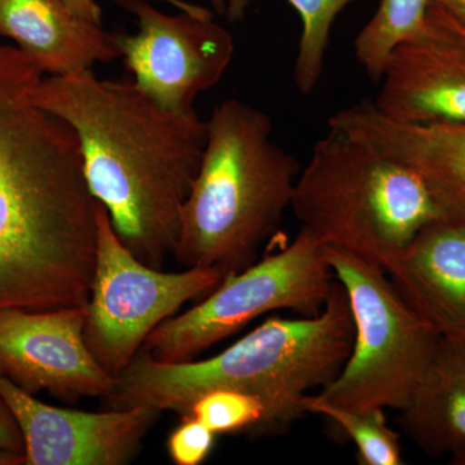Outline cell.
<instances>
[{
	"label": "cell",
	"mask_w": 465,
	"mask_h": 465,
	"mask_svg": "<svg viewBox=\"0 0 465 465\" xmlns=\"http://www.w3.org/2000/svg\"><path fill=\"white\" fill-rule=\"evenodd\" d=\"M43 73L0 45V309L87 307L97 200L78 137L33 100Z\"/></svg>",
	"instance_id": "1"
},
{
	"label": "cell",
	"mask_w": 465,
	"mask_h": 465,
	"mask_svg": "<svg viewBox=\"0 0 465 465\" xmlns=\"http://www.w3.org/2000/svg\"><path fill=\"white\" fill-rule=\"evenodd\" d=\"M33 100L74 130L91 194L124 246L163 271L179 243L207 121L195 110L164 108L134 81H103L92 69L42 78Z\"/></svg>",
	"instance_id": "2"
},
{
	"label": "cell",
	"mask_w": 465,
	"mask_h": 465,
	"mask_svg": "<svg viewBox=\"0 0 465 465\" xmlns=\"http://www.w3.org/2000/svg\"><path fill=\"white\" fill-rule=\"evenodd\" d=\"M353 339L347 292L333 280L317 316L268 318L207 360L161 362L140 351L103 401L108 409L149 407L183 418L202 394L229 388L264 402L265 419L256 437L282 436L308 414V391L322 390L341 372Z\"/></svg>",
	"instance_id": "3"
},
{
	"label": "cell",
	"mask_w": 465,
	"mask_h": 465,
	"mask_svg": "<svg viewBox=\"0 0 465 465\" xmlns=\"http://www.w3.org/2000/svg\"><path fill=\"white\" fill-rule=\"evenodd\" d=\"M302 167L273 140L271 116L238 99L216 105L174 259L226 275L252 265L282 224Z\"/></svg>",
	"instance_id": "4"
},
{
	"label": "cell",
	"mask_w": 465,
	"mask_h": 465,
	"mask_svg": "<svg viewBox=\"0 0 465 465\" xmlns=\"http://www.w3.org/2000/svg\"><path fill=\"white\" fill-rule=\"evenodd\" d=\"M290 208L321 243L382 268L425 226L461 213L418 171L333 128L312 149Z\"/></svg>",
	"instance_id": "5"
},
{
	"label": "cell",
	"mask_w": 465,
	"mask_h": 465,
	"mask_svg": "<svg viewBox=\"0 0 465 465\" xmlns=\"http://www.w3.org/2000/svg\"><path fill=\"white\" fill-rule=\"evenodd\" d=\"M322 255L347 292L354 339L341 372L314 396L342 409L401 411L440 335L410 307L381 265L330 244H322Z\"/></svg>",
	"instance_id": "6"
},
{
	"label": "cell",
	"mask_w": 465,
	"mask_h": 465,
	"mask_svg": "<svg viewBox=\"0 0 465 465\" xmlns=\"http://www.w3.org/2000/svg\"><path fill=\"white\" fill-rule=\"evenodd\" d=\"M333 280L322 243L300 228L283 250L226 275L197 305L159 324L140 351L161 362H186L262 314L286 309L317 316Z\"/></svg>",
	"instance_id": "7"
},
{
	"label": "cell",
	"mask_w": 465,
	"mask_h": 465,
	"mask_svg": "<svg viewBox=\"0 0 465 465\" xmlns=\"http://www.w3.org/2000/svg\"><path fill=\"white\" fill-rule=\"evenodd\" d=\"M96 223V260L84 338L94 360L116 379L159 324L185 302L213 292L225 274L202 266L167 273L143 264L118 237L100 201Z\"/></svg>",
	"instance_id": "8"
},
{
	"label": "cell",
	"mask_w": 465,
	"mask_h": 465,
	"mask_svg": "<svg viewBox=\"0 0 465 465\" xmlns=\"http://www.w3.org/2000/svg\"><path fill=\"white\" fill-rule=\"evenodd\" d=\"M137 20L139 32L116 34L134 82L173 112H194L202 92L219 84L231 65L234 41L207 9L166 15L148 0H114Z\"/></svg>",
	"instance_id": "9"
},
{
	"label": "cell",
	"mask_w": 465,
	"mask_h": 465,
	"mask_svg": "<svg viewBox=\"0 0 465 465\" xmlns=\"http://www.w3.org/2000/svg\"><path fill=\"white\" fill-rule=\"evenodd\" d=\"M85 318L87 307L0 309V374L33 396L105 399L116 379L85 345Z\"/></svg>",
	"instance_id": "10"
},
{
	"label": "cell",
	"mask_w": 465,
	"mask_h": 465,
	"mask_svg": "<svg viewBox=\"0 0 465 465\" xmlns=\"http://www.w3.org/2000/svg\"><path fill=\"white\" fill-rule=\"evenodd\" d=\"M0 397L23 434L25 465L130 464L162 415L149 407L61 409L36 400L2 374Z\"/></svg>",
	"instance_id": "11"
},
{
	"label": "cell",
	"mask_w": 465,
	"mask_h": 465,
	"mask_svg": "<svg viewBox=\"0 0 465 465\" xmlns=\"http://www.w3.org/2000/svg\"><path fill=\"white\" fill-rule=\"evenodd\" d=\"M374 101L407 124H465V36L430 3L427 25L391 52Z\"/></svg>",
	"instance_id": "12"
},
{
	"label": "cell",
	"mask_w": 465,
	"mask_h": 465,
	"mask_svg": "<svg viewBox=\"0 0 465 465\" xmlns=\"http://www.w3.org/2000/svg\"><path fill=\"white\" fill-rule=\"evenodd\" d=\"M341 131L418 171L455 213H465V124H407L360 101L330 116Z\"/></svg>",
	"instance_id": "13"
},
{
	"label": "cell",
	"mask_w": 465,
	"mask_h": 465,
	"mask_svg": "<svg viewBox=\"0 0 465 465\" xmlns=\"http://www.w3.org/2000/svg\"><path fill=\"white\" fill-rule=\"evenodd\" d=\"M384 271L440 336L465 333V213L425 226Z\"/></svg>",
	"instance_id": "14"
},
{
	"label": "cell",
	"mask_w": 465,
	"mask_h": 465,
	"mask_svg": "<svg viewBox=\"0 0 465 465\" xmlns=\"http://www.w3.org/2000/svg\"><path fill=\"white\" fill-rule=\"evenodd\" d=\"M0 35L51 76L121 57L116 34L82 20L63 0H0Z\"/></svg>",
	"instance_id": "15"
},
{
	"label": "cell",
	"mask_w": 465,
	"mask_h": 465,
	"mask_svg": "<svg viewBox=\"0 0 465 465\" xmlns=\"http://www.w3.org/2000/svg\"><path fill=\"white\" fill-rule=\"evenodd\" d=\"M397 421L425 454L465 465V333L440 336L427 371Z\"/></svg>",
	"instance_id": "16"
},
{
	"label": "cell",
	"mask_w": 465,
	"mask_h": 465,
	"mask_svg": "<svg viewBox=\"0 0 465 465\" xmlns=\"http://www.w3.org/2000/svg\"><path fill=\"white\" fill-rule=\"evenodd\" d=\"M432 0H381L374 17L354 41L358 63L372 81H381L391 52L427 25Z\"/></svg>",
	"instance_id": "17"
},
{
	"label": "cell",
	"mask_w": 465,
	"mask_h": 465,
	"mask_svg": "<svg viewBox=\"0 0 465 465\" xmlns=\"http://www.w3.org/2000/svg\"><path fill=\"white\" fill-rule=\"evenodd\" d=\"M308 414L322 415L339 425L357 448L361 465H402L401 437L387 424L384 410H348L330 405L308 396L304 401Z\"/></svg>",
	"instance_id": "18"
},
{
	"label": "cell",
	"mask_w": 465,
	"mask_h": 465,
	"mask_svg": "<svg viewBox=\"0 0 465 465\" xmlns=\"http://www.w3.org/2000/svg\"><path fill=\"white\" fill-rule=\"evenodd\" d=\"M302 18L298 56L293 79L300 94H309L323 74L333 23L354 0H289Z\"/></svg>",
	"instance_id": "19"
},
{
	"label": "cell",
	"mask_w": 465,
	"mask_h": 465,
	"mask_svg": "<svg viewBox=\"0 0 465 465\" xmlns=\"http://www.w3.org/2000/svg\"><path fill=\"white\" fill-rule=\"evenodd\" d=\"M265 414L264 402L259 397L229 388L206 391L193 402L189 411L213 433L251 437H256Z\"/></svg>",
	"instance_id": "20"
},
{
	"label": "cell",
	"mask_w": 465,
	"mask_h": 465,
	"mask_svg": "<svg viewBox=\"0 0 465 465\" xmlns=\"http://www.w3.org/2000/svg\"><path fill=\"white\" fill-rule=\"evenodd\" d=\"M216 436L194 416H183L168 437V455L176 465H200L210 457Z\"/></svg>",
	"instance_id": "21"
},
{
	"label": "cell",
	"mask_w": 465,
	"mask_h": 465,
	"mask_svg": "<svg viewBox=\"0 0 465 465\" xmlns=\"http://www.w3.org/2000/svg\"><path fill=\"white\" fill-rule=\"evenodd\" d=\"M0 449L24 454L23 434L2 397H0Z\"/></svg>",
	"instance_id": "22"
},
{
	"label": "cell",
	"mask_w": 465,
	"mask_h": 465,
	"mask_svg": "<svg viewBox=\"0 0 465 465\" xmlns=\"http://www.w3.org/2000/svg\"><path fill=\"white\" fill-rule=\"evenodd\" d=\"M63 2L82 20L94 25H103V11L96 0H63Z\"/></svg>",
	"instance_id": "23"
},
{
	"label": "cell",
	"mask_w": 465,
	"mask_h": 465,
	"mask_svg": "<svg viewBox=\"0 0 465 465\" xmlns=\"http://www.w3.org/2000/svg\"><path fill=\"white\" fill-rule=\"evenodd\" d=\"M251 0H211L219 15H224L231 23L243 20Z\"/></svg>",
	"instance_id": "24"
},
{
	"label": "cell",
	"mask_w": 465,
	"mask_h": 465,
	"mask_svg": "<svg viewBox=\"0 0 465 465\" xmlns=\"http://www.w3.org/2000/svg\"><path fill=\"white\" fill-rule=\"evenodd\" d=\"M432 3L465 29V0H432Z\"/></svg>",
	"instance_id": "25"
},
{
	"label": "cell",
	"mask_w": 465,
	"mask_h": 465,
	"mask_svg": "<svg viewBox=\"0 0 465 465\" xmlns=\"http://www.w3.org/2000/svg\"><path fill=\"white\" fill-rule=\"evenodd\" d=\"M0 465H25L24 454L0 449Z\"/></svg>",
	"instance_id": "26"
},
{
	"label": "cell",
	"mask_w": 465,
	"mask_h": 465,
	"mask_svg": "<svg viewBox=\"0 0 465 465\" xmlns=\"http://www.w3.org/2000/svg\"><path fill=\"white\" fill-rule=\"evenodd\" d=\"M166 2L173 5L174 7L180 9V11H194L198 5H191V3L182 2V0H166Z\"/></svg>",
	"instance_id": "27"
},
{
	"label": "cell",
	"mask_w": 465,
	"mask_h": 465,
	"mask_svg": "<svg viewBox=\"0 0 465 465\" xmlns=\"http://www.w3.org/2000/svg\"><path fill=\"white\" fill-rule=\"evenodd\" d=\"M445 14H446V12H445ZM446 15H448V14H446ZM448 16H449V15H448ZM449 17H450V16H449ZM450 20H451V21H452V24H454V25H455V26H457V29L459 30V32H460L461 34H463V35L465 36V29H463V27H461L460 25H459V24H458V23H455V21H454V20H452V18H451V17H450Z\"/></svg>",
	"instance_id": "28"
}]
</instances>
